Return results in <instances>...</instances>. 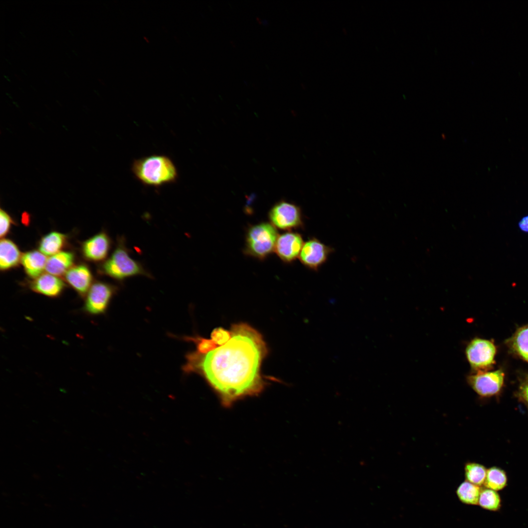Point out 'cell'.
I'll list each match as a JSON object with an SVG mask.
<instances>
[{
	"label": "cell",
	"mask_w": 528,
	"mask_h": 528,
	"mask_svg": "<svg viewBox=\"0 0 528 528\" xmlns=\"http://www.w3.org/2000/svg\"><path fill=\"white\" fill-rule=\"evenodd\" d=\"M230 332L227 342L206 353H193L188 363V369L200 374L225 406L263 391L265 381L261 367L268 353L262 334L250 325L233 324Z\"/></svg>",
	"instance_id": "obj_1"
},
{
	"label": "cell",
	"mask_w": 528,
	"mask_h": 528,
	"mask_svg": "<svg viewBox=\"0 0 528 528\" xmlns=\"http://www.w3.org/2000/svg\"><path fill=\"white\" fill-rule=\"evenodd\" d=\"M132 171L142 184L158 188L175 183L178 177L177 168L168 156L152 154L133 160Z\"/></svg>",
	"instance_id": "obj_2"
},
{
	"label": "cell",
	"mask_w": 528,
	"mask_h": 528,
	"mask_svg": "<svg viewBox=\"0 0 528 528\" xmlns=\"http://www.w3.org/2000/svg\"><path fill=\"white\" fill-rule=\"evenodd\" d=\"M101 273L118 281L132 276L142 275L152 277L143 266L130 256L125 239H118L115 249L110 257L102 265Z\"/></svg>",
	"instance_id": "obj_3"
},
{
	"label": "cell",
	"mask_w": 528,
	"mask_h": 528,
	"mask_svg": "<svg viewBox=\"0 0 528 528\" xmlns=\"http://www.w3.org/2000/svg\"><path fill=\"white\" fill-rule=\"evenodd\" d=\"M278 234L274 226L262 222L251 226L246 236L245 252L256 258H265L275 250Z\"/></svg>",
	"instance_id": "obj_4"
},
{
	"label": "cell",
	"mask_w": 528,
	"mask_h": 528,
	"mask_svg": "<svg viewBox=\"0 0 528 528\" xmlns=\"http://www.w3.org/2000/svg\"><path fill=\"white\" fill-rule=\"evenodd\" d=\"M271 224L282 230H291L303 226L301 208L285 200L276 203L269 212Z\"/></svg>",
	"instance_id": "obj_5"
},
{
	"label": "cell",
	"mask_w": 528,
	"mask_h": 528,
	"mask_svg": "<svg viewBox=\"0 0 528 528\" xmlns=\"http://www.w3.org/2000/svg\"><path fill=\"white\" fill-rule=\"evenodd\" d=\"M496 349L491 341L476 338L465 349L466 358L471 367L479 372L488 369L494 363Z\"/></svg>",
	"instance_id": "obj_6"
},
{
	"label": "cell",
	"mask_w": 528,
	"mask_h": 528,
	"mask_svg": "<svg viewBox=\"0 0 528 528\" xmlns=\"http://www.w3.org/2000/svg\"><path fill=\"white\" fill-rule=\"evenodd\" d=\"M504 373L501 370L492 372H478L469 375L467 381L473 390L482 397H490L501 391L504 380Z\"/></svg>",
	"instance_id": "obj_7"
},
{
	"label": "cell",
	"mask_w": 528,
	"mask_h": 528,
	"mask_svg": "<svg viewBox=\"0 0 528 528\" xmlns=\"http://www.w3.org/2000/svg\"><path fill=\"white\" fill-rule=\"evenodd\" d=\"M116 287L110 284L97 282L92 284L87 293L84 309L91 315L105 312Z\"/></svg>",
	"instance_id": "obj_8"
},
{
	"label": "cell",
	"mask_w": 528,
	"mask_h": 528,
	"mask_svg": "<svg viewBox=\"0 0 528 528\" xmlns=\"http://www.w3.org/2000/svg\"><path fill=\"white\" fill-rule=\"evenodd\" d=\"M333 249L312 238L303 245L299 258L305 266L313 270H317L328 260Z\"/></svg>",
	"instance_id": "obj_9"
},
{
	"label": "cell",
	"mask_w": 528,
	"mask_h": 528,
	"mask_svg": "<svg viewBox=\"0 0 528 528\" xmlns=\"http://www.w3.org/2000/svg\"><path fill=\"white\" fill-rule=\"evenodd\" d=\"M304 242L298 233L287 232L278 236L274 251L285 263H290L299 257Z\"/></svg>",
	"instance_id": "obj_10"
},
{
	"label": "cell",
	"mask_w": 528,
	"mask_h": 528,
	"mask_svg": "<svg viewBox=\"0 0 528 528\" xmlns=\"http://www.w3.org/2000/svg\"><path fill=\"white\" fill-rule=\"evenodd\" d=\"M110 247L109 236L105 232H101L83 243L82 252L86 259L98 262L107 257Z\"/></svg>",
	"instance_id": "obj_11"
},
{
	"label": "cell",
	"mask_w": 528,
	"mask_h": 528,
	"mask_svg": "<svg viewBox=\"0 0 528 528\" xmlns=\"http://www.w3.org/2000/svg\"><path fill=\"white\" fill-rule=\"evenodd\" d=\"M29 287L34 292L49 297L59 296L65 287L64 282L56 276L44 274L35 279Z\"/></svg>",
	"instance_id": "obj_12"
},
{
	"label": "cell",
	"mask_w": 528,
	"mask_h": 528,
	"mask_svg": "<svg viewBox=\"0 0 528 528\" xmlns=\"http://www.w3.org/2000/svg\"><path fill=\"white\" fill-rule=\"evenodd\" d=\"M66 282L81 296L87 294L91 286L92 274L85 265L71 267L65 274Z\"/></svg>",
	"instance_id": "obj_13"
},
{
	"label": "cell",
	"mask_w": 528,
	"mask_h": 528,
	"mask_svg": "<svg viewBox=\"0 0 528 528\" xmlns=\"http://www.w3.org/2000/svg\"><path fill=\"white\" fill-rule=\"evenodd\" d=\"M47 260L42 252L33 250L24 253L21 262L27 275L35 279L45 270Z\"/></svg>",
	"instance_id": "obj_14"
},
{
	"label": "cell",
	"mask_w": 528,
	"mask_h": 528,
	"mask_svg": "<svg viewBox=\"0 0 528 528\" xmlns=\"http://www.w3.org/2000/svg\"><path fill=\"white\" fill-rule=\"evenodd\" d=\"M74 260V256L72 252L60 251L47 260L45 270L56 276L62 275L71 267Z\"/></svg>",
	"instance_id": "obj_15"
},
{
	"label": "cell",
	"mask_w": 528,
	"mask_h": 528,
	"mask_svg": "<svg viewBox=\"0 0 528 528\" xmlns=\"http://www.w3.org/2000/svg\"><path fill=\"white\" fill-rule=\"evenodd\" d=\"M17 246L11 240L2 239L0 242V268L6 270L17 266L21 260Z\"/></svg>",
	"instance_id": "obj_16"
},
{
	"label": "cell",
	"mask_w": 528,
	"mask_h": 528,
	"mask_svg": "<svg viewBox=\"0 0 528 528\" xmlns=\"http://www.w3.org/2000/svg\"><path fill=\"white\" fill-rule=\"evenodd\" d=\"M66 236L58 232H51L46 235L40 241V251L45 256H52L60 252L64 245Z\"/></svg>",
	"instance_id": "obj_17"
},
{
	"label": "cell",
	"mask_w": 528,
	"mask_h": 528,
	"mask_svg": "<svg viewBox=\"0 0 528 528\" xmlns=\"http://www.w3.org/2000/svg\"><path fill=\"white\" fill-rule=\"evenodd\" d=\"M509 344L514 352L528 362V325L517 330L509 339Z\"/></svg>",
	"instance_id": "obj_18"
},
{
	"label": "cell",
	"mask_w": 528,
	"mask_h": 528,
	"mask_svg": "<svg viewBox=\"0 0 528 528\" xmlns=\"http://www.w3.org/2000/svg\"><path fill=\"white\" fill-rule=\"evenodd\" d=\"M480 487L467 481L462 483L458 487L456 493L460 500L467 505L478 504L481 492Z\"/></svg>",
	"instance_id": "obj_19"
},
{
	"label": "cell",
	"mask_w": 528,
	"mask_h": 528,
	"mask_svg": "<svg viewBox=\"0 0 528 528\" xmlns=\"http://www.w3.org/2000/svg\"><path fill=\"white\" fill-rule=\"evenodd\" d=\"M507 483V477L502 469L492 467L487 470L484 484L487 488L495 491L504 488Z\"/></svg>",
	"instance_id": "obj_20"
},
{
	"label": "cell",
	"mask_w": 528,
	"mask_h": 528,
	"mask_svg": "<svg viewBox=\"0 0 528 528\" xmlns=\"http://www.w3.org/2000/svg\"><path fill=\"white\" fill-rule=\"evenodd\" d=\"M464 470L467 481L478 486L484 484L487 470L483 465L468 462L465 465Z\"/></svg>",
	"instance_id": "obj_21"
},
{
	"label": "cell",
	"mask_w": 528,
	"mask_h": 528,
	"mask_svg": "<svg viewBox=\"0 0 528 528\" xmlns=\"http://www.w3.org/2000/svg\"><path fill=\"white\" fill-rule=\"evenodd\" d=\"M478 504L484 509L496 511L501 507L500 497L495 490L486 488L481 490Z\"/></svg>",
	"instance_id": "obj_22"
},
{
	"label": "cell",
	"mask_w": 528,
	"mask_h": 528,
	"mask_svg": "<svg viewBox=\"0 0 528 528\" xmlns=\"http://www.w3.org/2000/svg\"><path fill=\"white\" fill-rule=\"evenodd\" d=\"M231 337L230 330L221 327L215 328L211 334V339L218 346H221L228 341Z\"/></svg>",
	"instance_id": "obj_23"
},
{
	"label": "cell",
	"mask_w": 528,
	"mask_h": 528,
	"mask_svg": "<svg viewBox=\"0 0 528 528\" xmlns=\"http://www.w3.org/2000/svg\"><path fill=\"white\" fill-rule=\"evenodd\" d=\"M192 340L194 341L197 344L198 352L201 354L206 353L218 347L211 339H208L200 337H197L193 338Z\"/></svg>",
	"instance_id": "obj_24"
},
{
	"label": "cell",
	"mask_w": 528,
	"mask_h": 528,
	"mask_svg": "<svg viewBox=\"0 0 528 528\" xmlns=\"http://www.w3.org/2000/svg\"><path fill=\"white\" fill-rule=\"evenodd\" d=\"M0 236L2 237L8 232L12 220L10 216L2 209L0 211Z\"/></svg>",
	"instance_id": "obj_25"
},
{
	"label": "cell",
	"mask_w": 528,
	"mask_h": 528,
	"mask_svg": "<svg viewBox=\"0 0 528 528\" xmlns=\"http://www.w3.org/2000/svg\"><path fill=\"white\" fill-rule=\"evenodd\" d=\"M519 396L521 399L528 404V380L521 385L519 391Z\"/></svg>",
	"instance_id": "obj_26"
},
{
	"label": "cell",
	"mask_w": 528,
	"mask_h": 528,
	"mask_svg": "<svg viewBox=\"0 0 528 528\" xmlns=\"http://www.w3.org/2000/svg\"><path fill=\"white\" fill-rule=\"evenodd\" d=\"M518 224L521 230L528 233V215L523 217Z\"/></svg>",
	"instance_id": "obj_27"
}]
</instances>
